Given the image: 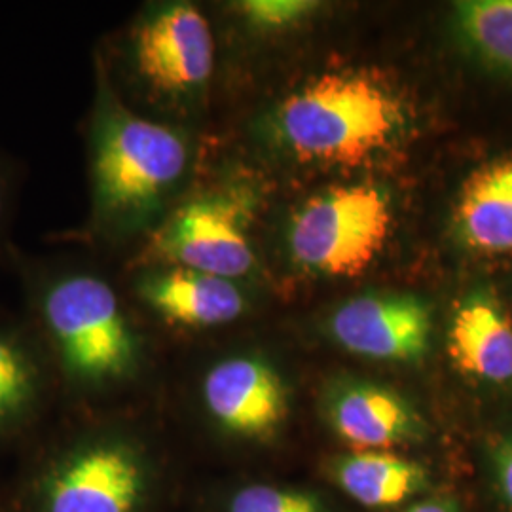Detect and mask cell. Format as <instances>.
<instances>
[{
	"instance_id": "6da1fadb",
	"label": "cell",
	"mask_w": 512,
	"mask_h": 512,
	"mask_svg": "<svg viewBox=\"0 0 512 512\" xmlns=\"http://www.w3.org/2000/svg\"><path fill=\"white\" fill-rule=\"evenodd\" d=\"M408 128L403 97L366 71H330L289 93L270 116L275 145L304 164L359 165Z\"/></svg>"
},
{
	"instance_id": "7a4b0ae2",
	"label": "cell",
	"mask_w": 512,
	"mask_h": 512,
	"mask_svg": "<svg viewBox=\"0 0 512 512\" xmlns=\"http://www.w3.org/2000/svg\"><path fill=\"white\" fill-rule=\"evenodd\" d=\"M188 147L181 133L118 105L103 110L93 147V190L101 219L141 226L160 213L183 181Z\"/></svg>"
},
{
	"instance_id": "3957f363",
	"label": "cell",
	"mask_w": 512,
	"mask_h": 512,
	"mask_svg": "<svg viewBox=\"0 0 512 512\" xmlns=\"http://www.w3.org/2000/svg\"><path fill=\"white\" fill-rule=\"evenodd\" d=\"M38 315L67 376L116 380L135 365L137 340L116 293L99 277L65 275L37 294Z\"/></svg>"
},
{
	"instance_id": "277c9868",
	"label": "cell",
	"mask_w": 512,
	"mask_h": 512,
	"mask_svg": "<svg viewBox=\"0 0 512 512\" xmlns=\"http://www.w3.org/2000/svg\"><path fill=\"white\" fill-rule=\"evenodd\" d=\"M393 230V203L376 184H342L302 203L287 228L294 264L321 277L363 274Z\"/></svg>"
},
{
	"instance_id": "5b68a950",
	"label": "cell",
	"mask_w": 512,
	"mask_h": 512,
	"mask_svg": "<svg viewBox=\"0 0 512 512\" xmlns=\"http://www.w3.org/2000/svg\"><path fill=\"white\" fill-rule=\"evenodd\" d=\"M150 255L175 268L236 281L256 270L247 207L230 194H205L181 205L156 232Z\"/></svg>"
},
{
	"instance_id": "8992f818",
	"label": "cell",
	"mask_w": 512,
	"mask_h": 512,
	"mask_svg": "<svg viewBox=\"0 0 512 512\" xmlns=\"http://www.w3.org/2000/svg\"><path fill=\"white\" fill-rule=\"evenodd\" d=\"M147 486L139 456L124 444L74 450L42 475L33 492L37 512H135Z\"/></svg>"
},
{
	"instance_id": "52a82bcc",
	"label": "cell",
	"mask_w": 512,
	"mask_h": 512,
	"mask_svg": "<svg viewBox=\"0 0 512 512\" xmlns=\"http://www.w3.org/2000/svg\"><path fill=\"white\" fill-rule=\"evenodd\" d=\"M329 332L340 348L357 357L420 363L431 348L433 315L416 294H359L330 315Z\"/></svg>"
},
{
	"instance_id": "ba28073f",
	"label": "cell",
	"mask_w": 512,
	"mask_h": 512,
	"mask_svg": "<svg viewBox=\"0 0 512 512\" xmlns=\"http://www.w3.org/2000/svg\"><path fill=\"white\" fill-rule=\"evenodd\" d=\"M133 57L152 88L169 95H192L215 69V37L192 4H169L152 12L135 31Z\"/></svg>"
},
{
	"instance_id": "9c48e42d",
	"label": "cell",
	"mask_w": 512,
	"mask_h": 512,
	"mask_svg": "<svg viewBox=\"0 0 512 512\" xmlns=\"http://www.w3.org/2000/svg\"><path fill=\"white\" fill-rule=\"evenodd\" d=\"M325 418L336 437L353 452L385 450L427 439V423L418 408L391 387L340 378L323 399Z\"/></svg>"
},
{
	"instance_id": "30bf717a",
	"label": "cell",
	"mask_w": 512,
	"mask_h": 512,
	"mask_svg": "<svg viewBox=\"0 0 512 512\" xmlns=\"http://www.w3.org/2000/svg\"><path fill=\"white\" fill-rule=\"evenodd\" d=\"M203 403L220 427L243 439H268L289 416V391L274 366L238 355L213 366Z\"/></svg>"
},
{
	"instance_id": "8fae6325",
	"label": "cell",
	"mask_w": 512,
	"mask_h": 512,
	"mask_svg": "<svg viewBox=\"0 0 512 512\" xmlns=\"http://www.w3.org/2000/svg\"><path fill=\"white\" fill-rule=\"evenodd\" d=\"M137 293L165 321L188 329L228 325L247 308L236 281L175 266L145 275Z\"/></svg>"
},
{
	"instance_id": "7c38bea8",
	"label": "cell",
	"mask_w": 512,
	"mask_h": 512,
	"mask_svg": "<svg viewBox=\"0 0 512 512\" xmlns=\"http://www.w3.org/2000/svg\"><path fill=\"white\" fill-rule=\"evenodd\" d=\"M448 353L459 372L486 385L512 382V319L486 289L465 296L448 327Z\"/></svg>"
},
{
	"instance_id": "4fadbf2b",
	"label": "cell",
	"mask_w": 512,
	"mask_h": 512,
	"mask_svg": "<svg viewBox=\"0 0 512 512\" xmlns=\"http://www.w3.org/2000/svg\"><path fill=\"white\" fill-rule=\"evenodd\" d=\"M454 230L473 253L512 256V156L469 175L456 200Z\"/></svg>"
},
{
	"instance_id": "5bb4252c",
	"label": "cell",
	"mask_w": 512,
	"mask_h": 512,
	"mask_svg": "<svg viewBox=\"0 0 512 512\" xmlns=\"http://www.w3.org/2000/svg\"><path fill=\"white\" fill-rule=\"evenodd\" d=\"M332 478L344 494L368 509H393L429 490V471L395 452H351L332 463Z\"/></svg>"
},
{
	"instance_id": "9a60e30c",
	"label": "cell",
	"mask_w": 512,
	"mask_h": 512,
	"mask_svg": "<svg viewBox=\"0 0 512 512\" xmlns=\"http://www.w3.org/2000/svg\"><path fill=\"white\" fill-rule=\"evenodd\" d=\"M42 393V368L27 338L0 329V437L14 433L35 412Z\"/></svg>"
},
{
	"instance_id": "2e32d148",
	"label": "cell",
	"mask_w": 512,
	"mask_h": 512,
	"mask_svg": "<svg viewBox=\"0 0 512 512\" xmlns=\"http://www.w3.org/2000/svg\"><path fill=\"white\" fill-rule=\"evenodd\" d=\"M454 27L482 63L512 74V0H467L454 8Z\"/></svg>"
},
{
	"instance_id": "e0dca14e",
	"label": "cell",
	"mask_w": 512,
	"mask_h": 512,
	"mask_svg": "<svg viewBox=\"0 0 512 512\" xmlns=\"http://www.w3.org/2000/svg\"><path fill=\"white\" fill-rule=\"evenodd\" d=\"M228 512H329L308 492L253 484L234 494Z\"/></svg>"
},
{
	"instance_id": "ac0fdd59",
	"label": "cell",
	"mask_w": 512,
	"mask_h": 512,
	"mask_svg": "<svg viewBox=\"0 0 512 512\" xmlns=\"http://www.w3.org/2000/svg\"><path fill=\"white\" fill-rule=\"evenodd\" d=\"M317 6L311 0H243L236 4V10L253 29L285 31L310 18Z\"/></svg>"
},
{
	"instance_id": "d6986e66",
	"label": "cell",
	"mask_w": 512,
	"mask_h": 512,
	"mask_svg": "<svg viewBox=\"0 0 512 512\" xmlns=\"http://www.w3.org/2000/svg\"><path fill=\"white\" fill-rule=\"evenodd\" d=\"M492 473L499 501L507 512H512V439H505L495 446Z\"/></svg>"
},
{
	"instance_id": "ffe728a7",
	"label": "cell",
	"mask_w": 512,
	"mask_h": 512,
	"mask_svg": "<svg viewBox=\"0 0 512 512\" xmlns=\"http://www.w3.org/2000/svg\"><path fill=\"white\" fill-rule=\"evenodd\" d=\"M401 512H459V507L456 501L448 497H429L418 503H412Z\"/></svg>"
},
{
	"instance_id": "44dd1931",
	"label": "cell",
	"mask_w": 512,
	"mask_h": 512,
	"mask_svg": "<svg viewBox=\"0 0 512 512\" xmlns=\"http://www.w3.org/2000/svg\"><path fill=\"white\" fill-rule=\"evenodd\" d=\"M6 209H8L6 184H4V179H2V175H0V228H2V224H4V220H6Z\"/></svg>"
}]
</instances>
